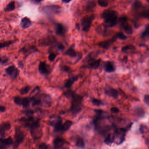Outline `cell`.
<instances>
[{"instance_id":"cell-1","label":"cell","mask_w":149,"mask_h":149,"mask_svg":"<svg viewBox=\"0 0 149 149\" xmlns=\"http://www.w3.org/2000/svg\"><path fill=\"white\" fill-rule=\"evenodd\" d=\"M83 97L82 96L75 94L72 98L71 106L69 109V112L73 115H76L81 111V104Z\"/></svg>"},{"instance_id":"cell-2","label":"cell","mask_w":149,"mask_h":149,"mask_svg":"<svg viewBox=\"0 0 149 149\" xmlns=\"http://www.w3.org/2000/svg\"><path fill=\"white\" fill-rule=\"evenodd\" d=\"M102 17L107 26L112 27L117 23L118 13L115 10H106L103 12Z\"/></svg>"},{"instance_id":"cell-3","label":"cell","mask_w":149,"mask_h":149,"mask_svg":"<svg viewBox=\"0 0 149 149\" xmlns=\"http://www.w3.org/2000/svg\"><path fill=\"white\" fill-rule=\"evenodd\" d=\"M50 119L49 121V125L54 127V132L58 133L60 131L63 121L62 118L60 116H54Z\"/></svg>"},{"instance_id":"cell-4","label":"cell","mask_w":149,"mask_h":149,"mask_svg":"<svg viewBox=\"0 0 149 149\" xmlns=\"http://www.w3.org/2000/svg\"><path fill=\"white\" fill-rule=\"evenodd\" d=\"M25 139V135L21 129L18 127H16L14 135L15 141L14 143V148H18L19 145L23 143Z\"/></svg>"},{"instance_id":"cell-5","label":"cell","mask_w":149,"mask_h":149,"mask_svg":"<svg viewBox=\"0 0 149 149\" xmlns=\"http://www.w3.org/2000/svg\"><path fill=\"white\" fill-rule=\"evenodd\" d=\"M95 18L94 15H87L84 17L81 20V25L83 30L85 31H88L91 26L92 21Z\"/></svg>"},{"instance_id":"cell-6","label":"cell","mask_w":149,"mask_h":149,"mask_svg":"<svg viewBox=\"0 0 149 149\" xmlns=\"http://www.w3.org/2000/svg\"><path fill=\"white\" fill-rule=\"evenodd\" d=\"M128 130V129H116L115 132V141L117 139L116 142L117 145H120L124 141L125 139V134L126 132Z\"/></svg>"},{"instance_id":"cell-7","label":"cell","mask_w":149,"mask_h":149,"mask_svg":"<svg viewBox=\"0 0 149 149\" xmlns=\"http://www.w3.org/2000/svg\"><path fill=\"white\" fill-rule=\"evenodd\" d=\"M84 61L86 63H88L87 67L88 68L96 69L99 68L100 66L101 60L100 59L96 60L94 59V58L88 56L85 58Z\"/></svg>"},{"instance_id":"cell-8","label":"cell","mask_w":149,"mask_h":149,"mask_svg":"<svg viewBox=\"0 0 149 149\" xmlns=\"http://www.w3.org/2000/svg\"><path fill=\"white\" fill-rule=\"evenodd\" d=\"M5 71L11 78L13 79L16 78L20 73V70L14 65L9 66V67L6 68Z\"/></svg>"},{"instance_id":"cell-9","label":"cell","mask_w":149,"mask_h":149,"mask_svg":"<svg viewBox=\"0 0 149 149\" xmlns=\"http://www.w3.org/2000/svg\"><path fill=\"white\" fill-rule=\"evenodd\" d=\"M119 22L122 28L125 33L131 35L133 33V29L130 24L127 22V18L125 17H123L119 19Z\"/></svg>"},{"instance_id":"cell-10","label":"cell","mask_w":149,"mask_h":149,"mask_svg":"<svg viewBox=\"0 0 149 149\" xmlns=\"http://www.w3.org/2000/svg\"><path fill=\"white\" fill-rule=\"evenodd\" d=\"M14 142L11 136H9L6 139L1 138L0 139V149H6L13 145Z\"/></svg>"},{"instance_id":"cell-11","label":"cell","mask_w":149,"mask_h":149,"mask_svg":"<svg viewBox=\"0 0 149 149\" xmlns=\"http://www.w3.org/2000/svg\"><path fill=\"white\" fill-rule=\"evenodd\" d=\"M30 134L33 140H37L40 139L42 135V129L41 128L40 126H39L30 129Z\"/></svg>"},{"instance_id":"cell-12","label":"cell","mask_w":149,"mask_h":149,"mask_svg":"<svg viewBox=\"0 0 149 149\" xmlns=\"http://www.w3.org/2000/svg\"><path fill=\"white\" fill-rule=\"evenodd\" d=\"M40 98L41 101L42 100V101H43L42 106H43L45 108H49L51 106L52 99L50 96L47 94H43L41 95Z\"/></svg>"},{"instance_id":"cell-13","label":"cell","mask_w":149,"mask_h":149,"mask_svg":"<svg viewBox=\"0 0 149 149\" xmlns=\"http://www.w3.org/2000/svg\"><path fill=\"white\" fill-rule=\"evenodd\" d=\"M49 66L45 62H41L38 67V70L41 74L47 75L49 74Z\"/></svg>"},{"instance_id":"cell-14","label":"cell","mask_w":149,"mask_h":149,"mask_svg":"<svg viewBox=\"0 0 149 149\" xmlns=\"http://www.w3.org/2000/svg\"><path fill=\"white\" fill-rule=\"evenodd\" d=\"M11 129V125L8 122L2 123L0 125V136L1 138H4L5 136L6 131Z\"/></svg>"},{"instance_id":"cell-15","label":"cell","mask_w":149,"mask_h":149,"mask_svg":"<svg viewBox=\"0 0 149 149\" xmlns=\"http://www.w3.org/2000/svg\"><path fill=\"white\" fill-rule=\"evenodd\" d=\"M104 92L107 95L113 99H117L119 95L118 91L111 87H106L104 89Z\"/></svg>"},{"instance_id":"cell-16","label":"cell","mask_w":149,"mask_h":149,"mask_svg":"<svg viewBox=\"0 0 149 149\" xmlns=\"http://www.w3.org/2000/svg\"><path fill=\"white\" fill-rule=\"evenodd\" d=\"M67 143V142L64 139L57 137L53 141V145L54 148L56 149H60L63 147L64 144Z\"/></svg>"},{"instance_id":"cell-17","label":"cell","mask_w":149,"mask_h":149,"mask_svg":"<svg viewBox=\"0 0 149 149\" xmlns=\"http://www.w3.org/2000/svg\"><path fill=\"white\" fill-rule=\"evenodd\" d=\"M79 76L78 75L72 76L67 79L64 84V87L65 88H70L74 83L78 81Z\"/></svg>"},{"instance_id":"cell-18","label":"cell","mask_w":149,"mask_h":149,"mask_svg":"<svg viewBox=\"0 0 149 149\" xmlns=\"http://www.w3.org/2000/svg\"><path fill=\"white\" fill-rule=\"evenodd\" d=\"M60 8L57 6H47L44 8V12L47 14L57 13L59 12Z\"/></svg>"},{"instance_id":"cell-19","label":"cell","mask_w":149,"mask_h":149,"mask_svg":"<svg viewBox=\"0 0 149 149\" xmlns=\"http://www.w3.org/2000/svg\"><path fill=\"white\" fill-rule=\"evenodd\" d=\"M104 68L105 71L108 73H112L115 70V67L113 63L109 61H108L105 63Z\"/></svg>"},{"instance_id":"cell-20","label":"cell","mask_w":149,"mask_h":149,"mask_svg":"<svg viewBox=\"0 0 149 149\" xmlns=\"http://www.w3.org/2000/svg\"><path fill=\"white\" fill-rule=\"evenodd\" d=\"M31 21L29 18L27 17H24L21 20V26L23 28H28L31 26Z\"/></svg>"},{"instance_id":"cell-21","label":"cell","mask_w":149,"mask_h":149,"mask_svg":"<svg viewBox=\"0 0 149 149\" xmlns=\"http://www.w3.org/2000/svg\"><path fill=\"white\" fill-rule=\"evenodd\" d=\"M73 124V122L70 120H67L62 125L60 129V131L62 132H65L68 130L70 128L72 125Z\"/></svg>"},{"instance_id":"cell-22","label":"cell","mask_w":149,"mask_h":149,"mask_svg":"<svg viewBox=\"0 0 149 149\" xmlns=\"http://www.w3.org/2000/svg\"><path fill=\"white\" fill-rule=\"evenodd\" d=\"M56 33L59 36H63L65 33V29L62 25L57 24L56 25Z\"/></svg>"},{"instance_id":"cell-23","label":"cell","mask_w":149,"mask_h":149,"mask_svg":"<svg viewBox=\"0 0 149 149\" xmlns=\"http://www.w3.org/2000/svg\"><path fill=\"white\" fill-rule=\"evenodd\" d=\"M29 98L32 106H35L42 104V101L40 97L39 98H37L36 97V95H34L32 97H30Z\"/></svg>"},{"instance_id":"cell-24","label":"cell","mask_w":149,"mask_h":149,"mask_svg":"<svg viewBox=\"0 0 149 149\" xmlns=\"http://www.w3.org/2000/svg\"><path fill=\"white\" fill-rule=\"evenodd\" d=\"M115 142V135L113 133H109L106 139H105L104 143L108 145H110Z\"/></svg>"},{"instance_id":"cell-25","label":"cell","mask_w":149,"mask_h":149,"mask_svg":"<svg viewBox=\"0 0 149 149\" xmlns=\"http://www.w3.org/2000/svg\"><path fill=\"white\" fill-rule=\"evenodd\" d=\"M115 38L111 39L109 40L105 41L103 42H101L99 43V46L101 47V48H104V49H108L109 48V46H110L111 43L113 42L115 40Z\"/></svg>"},{"instance_id":"cell-26","label":"cell","mask_w":149,"mask_h":149,"mask_svg":"<svg viewBox=\"0 0 149 149\" xmlns=\"http://www.w3.org/2000/svg\"><path fill=\"white\" fill-rule=\"evenodd\" d=\"M75 146L77 147L80 148H85V142L83 139L81 137H78L76 140Z\"/></svg>"},{"instance_id":"cell-27","label":"cell","mask_w":149,"mask_h":149,"mask_svg":"<svg viewBox=\"0 0 149 149\" xmlns=\"http://www.w3.org/2000/svg\"><path fill=\"white\" fill-rule=\"evenodd\" d=\"M66 55L68 56L69 57L71 58H74L77 57L78 55V54L77 53L76 51L73 48H69L66 52Z\"/></svg>"},{"instance_id":"cell-28","label":"cell","mask_w":149,"mask_h":149,"mask_svg":"<svg viewBox=\"0 0 149 149\" xmlns=\"http://www.w3.org/2000/svg\"><path fill=\"white\" fill-rule=\"evenodd\" d=\"M31 101L30 98H23L22 101V106L23 108H27L30 105Z\"/></svg>"},{"instance_id":"cell-29","label":"cell","mask_w":149,"mask_h":149,"mask_svg":"<svg viewBox=\"0 0 149 149\" xmlns=\"http://www.w3.org/2000/svg\"><path fill=\"white\" fill-rule=\"evenodd\" d=\"M76 93L74 91H72L71 90L69 89L68 90L63 93V95L67 99H72V97Z\"/></svg>"},{"instance_id":"cell-30","label":"cell","mask_w":149,"mask_h":149,"mask_svg":"<svg viewBox=\"0 0 149 149\" xmlns=\"http://www.w3.org/2000/svg\"><path fill=\"white\" fill-rule=\"evenodd\" d=\"M15 9V2H12L9 3V4L6 6L5 9V10L7 12H10L12 10H14Z\"/></svg>"},{"instance_id":"cell-31","label":"cell","mask_w":149,"mask_h":149,"mask_svg":"<svg viewBox=\"0 0 149 149\" xmlns=\"http://www.w3.org/2000/svg\"><path fill=\"white\" fill-rule=\"evenodd\" d=\"M30 89H31V87L28 85L20 89L19 91V92L21 95H24V94H28Z\"/></svg>"},{"instance_id":"cell-32","label":"cell","mask_w":149,"mask_h":149,"mask_svg":"<svg viewBox=\"0 0 149 149\" xmlns=\"http://www.w3.org/2000/svg\"><path fill=\"white\" fill-rule=\"evenodd\" d=\"M91 102L93 104L96 106H103L104 104L103 101L98 99H91Z\"/></svg>"},{"instance_id":"cell-33","label":"cell","mask_w":149,"mask_h":149,"mask_svg":"<svg viewBox=\"0 0 149 149\" xmlns=\"http://www.w3.org/2000/svg\"><path fill=\"white\" fill-rule=\"evenodd\" d=\"M96 4L93 2H90L88 4L86 8V10L87 12H91L94 9V8L95 7Z\"/></svg>"},{"instance_id":"cell-34","label":"cell","mask_w":149,"mask_h":149,"mask_svg":"<svg viewBox=\"0 0 149 149\" xmlns=\"http://www.w3.org/2000/svg\"><path fill=\"white\" fill-rule=\"evenodd\" d=\"M23 113L24 115H25L27 117H31V116H33L34 114V111L32 109H27L23 111Z\"/></svg>"},{"instance_id":"cell-35","label":"cell","mask_w":149,"mask_h":149,"mask_svg":"<svg viewBox=\"0 0 149 149\" xmlns=\"http://www.w3.org/2000/svg\"><path fill=\"white\" fill-rule=\"evenodd\" d=\"M22 99H23V98L19 96H16L14 98V102L17 105L19 106H22Z\"/></svg>"},{"instance_id":"cell-36","label":"cell","mask_w":149,"mask_h":149,"mask_svg":"<svg viewBox=\"0 0 149 149\" xmlns=\"http://www.w3.org/2000/svg\"><path fill=\"white\" fill-rule=\"evenodd\" d=\"M99 5L102 7H106L108 6V0H98Z\"/></svg>"},{"instance_id":"cell-37","label":"cell","mask_w":149,"mask_h":149,"mask_svg":"<svg viewBox=\"0 0 149 149\" xmlns=\"http://www.w3.org/2000/svg\"><path fill=\"white\" fill-rule=\"evenodd\" d=\"M116 37L121 40H125L127 39V37L122 33H119L116 35Z\"/></svg>"},{"instance_id":"cell-38","label":"cell","mask_w":149,"mask_h":149,"mask_svg":"<svg viewBox=\"0 0 149 149\" xmlns=\"http://www.w3.org/2000/svg\"><path fill=\"white\" fill-rule=\"evenodd\" d=\"M56 57H57V55L55 54L52 52L49 54L48 57V59L50 62H53L55 59Z\"/></svg>"},{"instance_id":"cell-39","label":"cell","mask_w":149,"mask_h":149,"mask_svg":"<svg viewBox=\"0 0 149 149\" xmlns=\"http://www.w3.org/2000/svg\"><path fill=\"white\" fill-rule=\"evenodd\" d=\"M60 70H61L62 71L66 72H69L70 71V68L67 66H61V67H60Z\"/></svg>"},{"instance_id":"cell-40","label":"cell","mask_w":149,"mask_h":149,"mask_svg":"<svg viewBox=\"0 0 149 149\" xmlns=\"http://www.w3.org/2000/svg\"><path fill=\"white\" fill-rule=\"evenodd\" d=\"M142 16L145 18H147L149 19V9L145 10L142 13Z\"/></svg>"},{"instance_id":"cell-41","label":"cell","mask_w":149,"mask_h":149,"mask_svg":"<svg viewBox=\"0 0 149 149\" xmlns=\"http://www.w3.org/2000/svg\"><path fill=\"white\" fill-rule=\"evenodd\" d=\"M39 149H47L49 148V145L45 143H41L39 146Z\"/></svg>"},{"instance_id":"cell-42","label":"cell","mask_w":149,"mask_h":149,"mask_svg":"<svg viewBox=\"0 0 149 149\" xmlns=\"http://www.w3.org/2000/svg\"><path fill=\"white\" fill-rule=\"evenodd\" d=\"M144 103L146 104L147 106H149V95L146 94L144 97L143 99Z\"/></svg>"},{"instance_id":"cell-43","label":"cell","mask_w":149,"mask_h":149,"mask_svg":"<svg viewBox=\"0 0 149 149\" xmlns=\"http://www.w3.org/2000/svg\"><path fill=\"white\" fill-rule=\"evenodd\" d=\"M110 111L113 113H118L120 112L119 109L116 107H112L111 108Z\"/></svg>"},{"instance_id":"cell-44","label":"cell","mask_w":149,"mask_h":149,"mask_svg":"<svg viewBox=\"0 0 149 149\" xmlns=\"http://www.w3.org/2000/svg\"><path fill=\"white\" fill-rule=\"evenodd\" d=\"M8 60L7 58H1V63L2 65H5L8 62Z\"/></svg>"},{"instance_id":"cell-45","label":"cell","mask_w":149,"mask_h":149,"mask_svg":"<svg viewBox=\"0 0 149 149\" xmlns=\"http://www.w3.org/2000/svg\"><path fill=\"white\" fill-rule=\"evenodd\" d=\"M11 42H4L3 43H1V48L2 49V48H4L5 47L9 46Z\"/></svg>"},{"instance_id":"cell-46","label":"cell","mask_w":149,"mask_h":149,"mask_svg":"<svg viewBox=\"0 0 149 149\" xmlns=\"http://www.w3.org/2000/svg\"><path fill=\"white\" fill-rule=\"evenodd\" d=\"M133 48H134L133 46H126L123 47L122 49L123 51H125L128 50L129 49H132Z\"/></svg>"},{"instance_id":"cell-47","label":"cell","mask_w":149,"mask_h":149,"mask_svg":"<svg viewBox=\"0 0 149 149\" xmlns=\"http://www.w3.org/2000/svg\"><path fill=\"white\" fill-rule=\"evenodd\" d=\"M78 59L75 62L74 64H76V63L78 62L80 60H81V59L82 58V54L81 52H79L78 53Z\"/></svg>"},{"instance_id":"cell-48","label":"cell","mask_w":149,"mask_h":149,"mask_svg":"<svg viewBox=\"0 0 149 149\" xmlns=\"http://www.w3.org/2000/svg\"><path fill=\"white\" fill-rule=\"evenodd\" d=\"M6 110V109L5 107L4 106H0V111H1V113H3L4 112H5Z\"/></svg>"},{"instance_id":"cell-49","label":"cell","mask_w":149,"mask_h":149,"mask_svg":"<svg viewBox=\"0 0 149 149\" xmlns=\"http://www.w3.org/2000/svg\"><path fill=\"white\" fill-rule=\"evenodd\" d=\"M64 48H65L64 46L62 44H60L58 45V49H59L60 50H63L64 49Z\"/></svg>"},{"instance_id":"cell-50","label":"cell","mask_w":149,"mask_h":149,"mask_svg":"<svg viewBox=\"0 0 149 149\" xmlns=\"http://www.w3.org/2000/svg\"><path fill=\"white\" fill-rule=\"evenodd\" d=\"M140 5H141V4L139 3V2H135V3H134V7L135 8H138L140 6Z\"/></svg>"},{"instance_id":"cell-51","label":"cell","mask_w":149,"mask_h":149,"mask_svg":"<svg viewBox=\"0 0 149 149\" xmlns=\"http://www.w3.org/2000/svg\"><path fill=\"white\" fill-rule=\"evenodd\" d=\"M18 67L20 68H23V62H21L20 61L18 63Z\"/></svg>"},{"instance_id":"cell-52","label":"cell","mask_w":149,"mask_h":149,"mask_svg":"<svg viewBox=\"0 0 149 149\" xmlns=\"http://www.w3.org/2000/svg\"><path fill=\"white\" fill-rule=\"evenodd\" d=\"M71 0H62V2L65 3H68L71 1Z\"/></svg>"},{"instance_id":"cell-53","label":"cell","mask_w":149,"mask_h":149,"mask_svg":"<svg viewBox=\"0 0 149 149\" xmlns=\"http://www.w3.org/2000/svg\"><path fill=\"white\" fill-rule=\"evenodd\" d=\"M36 3H39L42 1V0H33Z\"/></svg>"},{"instance_id":"cell-54","label":"cell","mask_w":149,"mask_h":149,"mask_svg":"<svg viewBox=\"0 0 149 149\" xmlns=\"http://www.w3.org/2000/svg\"><path fill=\"white\" fill-rule=\"evenodd\" d=\"M147 2L149 3V0H147Z\"/></svg>"}]
</instances>
